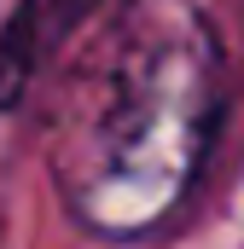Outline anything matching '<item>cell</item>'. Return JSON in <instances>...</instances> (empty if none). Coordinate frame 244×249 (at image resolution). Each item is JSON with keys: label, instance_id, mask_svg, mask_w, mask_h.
Returning <instances> with one entry per match:
<instances>
[{"label": "cell", "instance_id": "1", "mask_svg": "<svg viewBox=\"0 0 244 249\" xmlns=\"http://www.w3.org/2000/svg\"><path fill=\"white\" fill-rule=\"evenodd\" d=\"M215 139V35L192 0H105L47 99V174L93 238H151Z\"/></svg>", "mask_w": 244, "mask_h": 249}, {"label": "cell", "instance_id": "2", "mask_svg": "<svg viewBox=\"0 0 244 249\" xmlns=\"http://www.w3.org/2000/svg\"><path fill=\"white\" fill-rule=\"evenodd\" d=\"M105 0H18L0 23V116H12L29 87L64 58V47L99 18Z\"/></svg>", "mask_w": 244, "mask_h": 249}]
</instances>
